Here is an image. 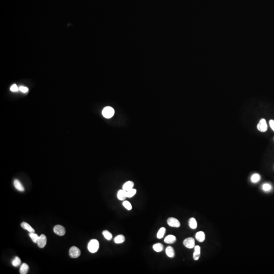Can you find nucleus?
Segmentation results:
<instances>
[{
	"label": "nucleus",
	"instance_id": "0eeeda50",
	"mask_svg": "<svg viewBox=\"0 0 274 274\" xmlns=\"http://www.w3.org/2000/svg\"><path fill=\"white\" fill-rule=\"evenodd\" d=\"M53 232L58 236H63L66 233V230L62 225H56L53 228Z\"/></svg>",
	"mask_w": 274,
	"mask_h": 274
},
{
	"label": "nucleus",
	"instance_id": "2eb2a0df",
	"mask_svg": "<svg viewBox=\"0 0 274 274\" xmlns=\"http://www.w3.org/2000/svg\"><path fill=\"white\" fill-rule=\"evenodd\" d=\"M196 238L200 242H203L205 240V234L202 231L197 232L196 235Z\"/></svg>",
	"mask_w": 274,
	"mask_h": 274
},
{
	"label": "nucleus",
	"instance_id": "a211bd4d",
	"mask_svg": "<svg viewBox=\"0 0 274 274\" xmlns=\"http://www.w3.org/2000/svg\"><path fill=\"white\" fill-rule=\"evenodd\" d=\"M28 269H29V267H28V265L26 263H23L20 267V270H19L20 274H27Z\"/></svg>",
	"mask_w": 274,
	"mask_h": 274
},
{
	"label": "nucleus",
	"instance_id": "f8f14e48",
	"mask_svg": "<svg viewBox=\"0 0 274 274\" xmlns=\"http://www.w3.org/2000/svg\"><path fill=\"white\" fill-rule=\"evenodd\" d=\"M166 253L167 256L170 258H173L175 256V253L174 248L171 246H168L166 249Z\"/></svg>",
	"mask_w": 274,
	"mask_h": 274
},
{
	"label": "nucleus",
	"instance_id": "f257e3e1",
	"mask_svg": "<svg viewBox=\"0 0 274 274\" xmlns=\"http://www.w3.org/2000/svg\"><path fill=\"white\" fill-rule=\"evenodd\" d=\"M87 248L88 251L92 253L97 252L99 248V242L96 239H92L88 244Z\"/></svg>",
	"mask_w": 274,
	"mask_h": 274
},
{
	"label": "nucleus",
	"instance_id": "9b49d317",
	"mask_svg": "<svg viewBox=\"0 0 274 274\" xmlns=\"http://www.w3.org/2000/svg\"><path fill=\"white\" fill-rule=\"evenodd\" d=\"M176 241V237L172 235H170L166 237L164 242L167 244H173Z\"/></svg>",
	"mask_w": 274,
	"mask_h": 274
},
{
	"label": "nucleus",
	"instance_id": "a878e982",
	"mask_svg": "<svg viewBox=\"0 0 274 274\" xmlns=\"http://www.w3.org/2000/svg\"><path fill=\"white\" fill-rule=\"evenodd\" d=\"M136 193H137V190L133 188V189L127 191V197L128 198L132 197H134Z\"/></svg>",
	"mask_w": 274,
	"mask_h": 274
},
{
	"label": "nucleus",
	"instance_id": "423d86ee",
	"mask_svg": "<svg viewBox=\"0 0 274 274\" xmlns=\"http://www.w3.org/2000/svg\"><path fill=\"white\" fill-rule=\"evenodd\" d=\"M257 129L261 132H266L267 129V121L265 119H261L257 124Z\"/></svg>",
	"mask_w": 274,
	"mask_h": 274
},
{
	"label": "nucleus",
	"instance_id": "b1692460",
	"mask_svg": "<svg viewBox=\"0 0 274 274\" xmlns=\"http://www.w3.org/2000/svg\"><path fill=\"white\" fill-rule=\"evenodd\" d=\"M29 236L32 239L34 243H37V241L39 238V236L37 234H36L35 232H29Z\"/></svg>",
	"mask_w": 274,
	"mask_h": 274
},
{
	"label": "nucleus",
	"instance_id": "412c9836",
	"mask_svg": "<svg viewBox=\"0 0 274 274\" xmlns=\"http://www.w3.org/2000/svg\"><path fill=\"white\" fill-rule=\"evenodd\" d=\"M189 225L191 229L197 228V224L196 219L195 218H190L189 220Z\"/></svg>",
	"mask_w": 274,
	"mask_h": 274
},
{
	"label": "nucleus",
	"instance_id": "39448f33",
	"mask_svg": "<svg viewBox=\"0 0 274 274\" xmlns=\"http://www.w3.org/2000/svg\"><path fill=\"white\" fill-rule=\"evenodd\" d=\"M168 225L173 227H179L180 226V221L175 218L170 217L167 220Z\"/></svg>",
	"mask_w": 274,
	"mask_h": 274
},
{
	"label": "nucleus",
	"instance_id": "7ed1b4c3",
	"mask_svg": "<svg viewBox=\"0 0 274 274\" xmlns=\"http://www.w3.org/2000/svg\"><path fill=\"white\" fill-rule=\"evenodd\" d=\"M80 250L77 247L73 246L71 247L69 250V255L71 258H77L80 255Z\"/></svg>",
	"mask_w": 274,
	"mask_h": 274
},
{
	"label": "nucleus",
	"instance_id": "6ab92c4d",
	"mask_svg": "<svg viewBox=\"0 0 274 274\" xmlns=\"http://www.w3.org/2000/svg\"><path fill=\"white\" fill-rule=\"evenodd\" d=\"M153 250L156 252H160L163 249V245L161 243H156L152 247Z\"/></svg>",
	"mask_w": 274,
	"mask_h": 274
},
{
	"label": "nucleus",
	"instance_id": "cd10ccee",
	"mask_svg": "<svg viewBox=\"0 0 274 274\" xmlns=\"http://www.w3.org/2000/svg\"><path fill=\"white\" fill-rule=\"evenodd\" d=\"M271 189H272V186L268 183L264 184L262 185V190L266 191H270Z\"/></svg>",
	"mask_w": 274,
	"mask_h": 274
},
{
	"label": "nucleus",
	"instance_id": "1a4fd4ad",
	"mask_svg": "<svg viewBox=\"0 0 274 274\" xmlns=\"http://www.w3.org/2000/svg\"><path fill=\"white\" fill-rule=\"evenodd\" d=\"M117 197L120 201H124L127 197V191L124 190H119L117 192Z\"/></svg>",
	"mask_w": 274,
	"mask_h": 274
},
{
	"label": "nucleus",
	"instance_id": "5701e85b",
	"mask_svg": "<svg viewBox=\"0 0 274 274\" xmlns=\"http://www.w3.org/2000/svg\"><path fill=\"white\" fill-rule=\"evenodd\" d=\"M21 263V260L20 258L18 256H16L14 258V260L12 261V265L15 267H18Z\"/></svg>",
	"mask_w": 274,
	"mask_h": 274
},
{
	"label": "nucleus",
	"instance_id": "c756f323",
	"mask_svg": "<svg viewBox=\"0 0 274 274\" xmlns=\"http://www.w3.org/2000/svg\"><path fill=\"white\" fill-rule=\"evenodd\" d=\"M19 90L23 92V93H26L28 91V88L27 87H25V86H21L19 87Z\"/></svg>",
	"mask_w": 274,
	"mask_h": 274
},
{
	"label": "nucleus",
	"instance_id": "7c9ffc66",
	"mask_svg": "<svg viewBox=\"0 0 274 274\" xmlns=\"http://www.w3.org/2000/svg\"><path fill=\"white\" fill-rule=\"evenodd\" d=\"M269 123H270V127H271V128L272 129L273 131H274V120H270V122H269Z\"/></svg>",
	"mask_w": 274,
	"mask_h": 274
},
{
	"label": "nucleus",
	"instance_id": "aec40b11",
	"mask_svg": "<svg viewBox=\"0 0 274 274\" xmlns=\"http://www.w3.org/2000/svg\"><path fill=\"white\" fill-rule=\"evenodd\" d=\"M166 229L165 227H161L157 232V233L156 235L157 238L159 239H162L164 237V235L166 233Z\"/></svg>",
	"mask_w": 274,
	"mask_h": 274
},
{
	"label": "nucleus",
	"instance_id": "393cba45",
	"mask_svg": "<svg viewBox=\"0 0 274 274\" xmlns=\"http://www.w3.org/2000/svg\"><path fill=\"white\" fill-rule=\"evenodd\" d=\"M260 180V176L258 174H254L251 177V180L253 183H256L258 182Z\"/></svg>",
	"mask_w": 274,
	"mask_h": 274
},
{
	"label": "nucleus",
	"instance_id": "6e6552de",
	"mask_svg": "<svg viewBox=\"0 0 274 274\" xmlns=\"http://www.w3.org/2000/svg\"><path fill=\"white\" fill-rule=\"evenodd\" d=\"M47 243V238L44 235H41L39 236V238L37 241V244L39 248H43L46 246Z\"/></svg>",
	"mask_w": 274,
	"mask_h": 274
},
{
	"label": "nucleus",
	"instance_id": "bb28decb",
	"mask_svg": "<svg viewBox=\"0 0 274 274\" xmlns=\"http://www.w3.org/2000/svg\"><path fill=\"white\" fill-rule=\"evenodd\" d=\"M122 205L124 206V207L127 209V210H131L132 209V206L131 204L127 201H124Z\"/></svg>",
	"mask_w": 274,
	"mask_h": 274
},
{
	"label": "nucleus",
	"instance_id": "ddd939ff",
	"mask_svg": "<svg viewBox=\"0 0 274 274\" xmlns=\"http://www.w3.org/2000/svg\"><path fill=\"white\" fill-rule=\"evenodd\" d=\"M134 186V183L133 182L128 181L123 184V185L122 186V190H124L126 191H128L133 189Z\"/></svg>",
	"mask_w": 274,
	"mask_h": 274
},
{
	"label": "nucleus",
	"instance_id": "4468645a",
	"mask_svg": "<svg viewBox=\"0 0 274 274\" xmlns=\"http://www.w3.org/2000/svg\"><path fill=\"white\" fill-rule=\"evenodd\" d=\"M21 226L22 228L27 230L29 232H35V230L29 224L26 222H22L21 223Z\"/></svg>",
	"mask_w": 274,
	"mask_h": 274
},
{
	"label": "nucleus",
	"instance_id": "4be33fe9",
	"mask_svg": "<svg viewBox=\"0 0 274 274\" xmlns=\"http://www.w3.org/2000/svg\"><path fill=\"white\" fill-rule=\"evenodd\" d=\"M102 233H103V235L104 236V238L106 240L110 241L112 239L113 236L112 233L109 232L108 231H107V230L104 231L102 232Z\"/></svg>",
	"mask_w": 274,
	"mask_h": 274
},
{
	"label": "nucleus",
	"instance_id": "20e7f679",
	"mask_svg": "<svg viewBox=\"0 0 274 274\" xmlns=\"http://www.w3.org/2000/svg\"><path fill=\"white\" fill-rule=\"evenodd\" d=\"M183 245L187 248L192 249L195 246V240L193 238H188L184 240Z\"/></svg>",
	"mask_w": 274,
	"mask_h": 274
},
{
	"label": "nucleus",
	"instance_id": "c85d7f7f",
	"mask_svg": "<svg viewBox=\"0 0 274 274\" xmlns=\"http://www.w3.org/2000/svg\"><path fill=\"white\" fill-rule=\"evenodd\" d=\"M19 90V88L17 87V86L16 84L12 85L10 87V91L12 92H16Z\"/></svg>",
	"mask_w": 274,
	"mask_h": 274
},
{
	"label": "nucleus",
	"instance_id": "f3484780",
	"mask_svg": "<svg viewBox=\"0 0 274 274\" xmlns=\"http://www.w3.org/2000/svg\"><path fill=\"white\" fill-rule=\"evenodd\" d=\"M125 237L122 235H118L114 239V241L116 244H121L123 243L125 241Z\"/></svg>",
	"mask_w": 274,
	"mask_h": 274
},
{
	"label": "nucleus",
	"instance_id": "f03ea898",
	"mask_svg": "<svg viewBox=\"0 0 274 274\" xmlns=\"http://www.w3.org/2000/svg\"><path fill=\"white\" fill-rule=\"evenodd\" d=\"M114 110L111 107H106L102 111V114L106 118H110L114 114Z\"/></svg>",
	"mask_w": 274,
	"mask_h": 274
},
{
	"label": "nucleus",
	"instance_id": "9d476101",
	"mask_svg": "<svg viewBox=\"0 0 274 274\" xmlns=\"http://www.w3.org/2000/svg\"><path fill=\"white\" fill-rule=\"evenodd\" d=\"M195 252L193 254V258L195 260H198L201 255V247L200 246H195Z\"/></svg>",
	"mask_w": 274,
	"mask_h": 274
},
{
	"label": "nucleus",
	"instance_id": "dca6fc26",
	"mask_svg": "<svg viewBox=\"0 0 274 274\" xmlns=\"http://www.w3.org/2000/svg\"><path fill=\"white\" fill-rule=\"evenodd\" d=\"M14 186L16 190H18L20 191H23L24 190V188L23 185L21 184V182L17 179L14 180Z\"/></svg>",
	"mask_w": 274,
	"mask_h": 274
}]
</instances>
